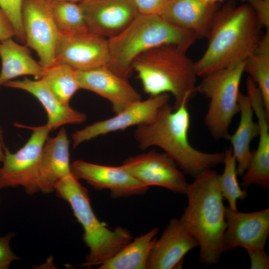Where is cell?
Listing matches in <instances>:
<instances>
[{
  "label": "cell",
  "mask_w": 269,
  "mask_h": 269,
  "mask_svg": "<svg viewBox=\"0 0 269 269\" xmlns=\"http://www.w3.org/2000/svg\"><path fill=\"white\" fill-rule=\"evenodd\" d=\"M260 27L249 4L236 6L230 3L217 10L207 36V48L194 62L197 76L245 61L258 44Z\"/></svg>",
  "instance_id": "6da1fadb"
},
{
  "label": "cell",
  "mask_w": 269,
  "mask_h": 269,
  "mask_svg": "<svg viewBox=\"0 0 269 269\" xmlns=\"http://www.w3.org/2000/svg\"><path fill=\"white\" fill-rule=\"evenodd\" d=\"M188 103L183 102L176 109L169 103L165 104L152 121L137 126L134 135L139 147H160L184 173L194 178L222 163L224 152H205L190 144Z\"/></svg>",
  "instance_id": "7a4b0ae2"
},
{
  "label": "cell",
  "mask_w": 269,
  "mask_h": 269,
  "mask_svg": "<svg viewBox=\"0 0 269 269\" xmlns=\"http://www.w3.org/2000/svg\"><path fill=\"white\" fill-rule=\"evenodd\" d=\"M216 171L208 169L194 177L185 194L188 204L179 220L197 241L199 257L205 265L216 264L223 251L227 227L225 209Z\"/></svg>",
  "instance_id": "3957f363"
},
{
  "label": "cell",
  "mask_w": 269,
  "mask_h": 269,
  "mask_svg": "<svg viewBox=\"0 0 269 269\" xmlns=\"http://www.w3.org/2000/svg\"><path fill=\"white\" fill-rule=\"evenodd\" d=\"M199 38L194 32L176 26L158 14L138 13L121 32L108 39L109 67L127 79L134 60L140 54L163 45H171L186 52Z\"/></svg>",
  "instance_id": "277c9868"
},
{
  "label": "cell",
  "mask_w": 269,
  "mask_h": 269,
  "mask_svg": "<svg viewBox=\"0 0 269 269\" xmlns=\"http://www.w3.org/2000/svg\"><path fill=\"white\" fill-rule=\"evenodd\" d=\"M132 69L150 96L172 95L174 109L188 102L196 92L194 62L174 46L161 45L142 53L134 60Z\"/></svg>",
  "instance_id": "5b68a950"
},
{
  "label": "cell",
  "mask_w": 269,
  "mask_h": 269,
  "mask_svg": "<svg viewBox=\"0 0 269 269\" xmlns=\"http://www.w3.org/2000/svg\"><path fill=\"white\" fill-rule=\"evenodd\" d=\"M54 191L69 203L83 228V239L89 253L82 267L101 266L131 242L132 236L128 230L120 227L110 229L98 219L92 210L88 190L72 174L60 180Z\"/></svg>",
  "instance_id": "8992f818"
},
{
  "label": "cell",
  "mask_w": 269,
  "mask_h": 269,
  "mask_svg": "<svg viewBox=\"0 0 269 269\" xmlns=\"http://www.w3.org/2000/svg\"><path fill=\"white\" fill-rule=\"evenodd\" d=\"M245 61L215 71L205 76L196 92L210 100L205 124L216 139L226 138L234 117L239 112L240 85Z\"/></svg>",
  "instance_id": "52a82bcc"
},
{
  "label": "cell",
  "mask_w": 269,
  "mask_h": 269,
  "mask_svg": "<svg viewBox=\"0 0 269 269\" xmlns=\"http://www.w3.org/2000/svg\"><path fill=\"white\" fill-rule=\"evenodd\" d=\"M32 131L26 143L14 153L4 146V157L0 167V190L22 187L28 195L40 192L39 171L43 145L51 130L46 124L25 127Z\"/></svg>",
  "instance_id": "ba28073f"
},
{
  "label": "cell",
  "mask_w": 269,
  "mask_h": 269,
  "mask_svg": "<svg viewBox=\"0 0 269 269\" xmlns=\"http://www.w3.org/2000/svg\"><path fill=\"white\" fill-rule=\"evenodd\" d=\"M23 29L26 45L35 51L44 68L55 63L61 33L55 23L50 3L47 0H23Z\"/></svg>",
  "instance_id": "9c48e42d"
},
{
  "label": "cell",
  "mask_w": 269,
  "mask_h": 269,
  "mask_svg": "<svg viewBox=\"0 0 269 269\" xmlns=\"http://www.w3.org/2000/svg\"><path fill=\"white\" fill-rule=\"evenodd\" d=\"M143 185L158 186L185 194L189 184L175 162L164 152L152 150L131 156L121 165Z\"/></svg>",
  "instance_id": "30bf717a"
},
{
  "label": "cell",
  "mask_w": 269,
  "mask_h": 269,
  "mask_svg": "<svg viewBox=\"0 0 269 269\" xmlns=\"http://www.w3.org/2000/svg\"><path fill=\"white\" fill-rule=\"evenodd\" d=\"M168 94H162L135 102L115 116L95 122L84 128L75 131L72 134L73 147L98 136L138 126L152 121L160 108L169 103Z\"/></svg>",
  "instance_id": "8fae6325"
},
{
  "label": "cell",
  "mask_w": 269,
  "mask_h": 269,
  "mask_svg": "<svg viewBox=\"0 0 269 269\" xmlns=\"http://www.w3.org/2000/svg\"><path fill=\"white\" fill-rule=\"evenodd\" d=\"M109 61L107 38L90 32L61 34L55 63L66 64L75 71H85L108 65Z\"/></svg>",
  "instance_id": "7c38bea8"
},
{
  "label": "cell",
  "mask_w": 269,
  "mask_h": 269,
  "mask_svg": "<svg viewBox=\"0 0 269 269\" xmlns=\"http://www.w3.org/2000/svg\"><path fill=\"white\" fill-rule=\"evenodd\" d=\"M227 227L223 237V251L237 247L265 249L269 235V209L244 213L226 207Z\"/></svg>",
  "instance_id": "4fadbf2b"
},
{
  "label": "cell",
  "mask_w": 269,
  "mask_h": 269,
  "mask_svg": "<svg viewBox=\"0 0 269 269\" xmlns=\"http://www.w3.org/2000/svg\"><path fill=\"white\" fill-rule=\"evenodd\" d=\"M88 30L107 39L123 30L138 11L134 0H82Z\"/></svg>",
  "instance_id": "5bb4252c"
},
{
  "label": "cell",
  "mask_w": 269,
  "mask_h": 269,
  "mask_svg": "<svg viewBox=\"0 0 269 269\" xmlns=\"http://www.w3.org/2000/svg\"><path fill=\"white\" fill-rule=\"evenodd\" d=\"M70 169L71 173L77 179L86 181L97 190L108 189L115 198L141 195L148 188L122 165H103L78 159L72 162Z\"/></svg>",
  "instance_id": "9a60e30c"
},
{
  "label": "cell",
  "mask_w": 269,
  "mask_h": 269,
  "mask_svg": "<svg viewBox=\"0 0 269 269\" xmlns=\"http://www.w3.org/2000/svg\"><path fill=\"white\" fill-rule=\"evenodd\" d=\"M246 87L247 95L258 119L259 139L257 148L252 151L249 165L242 175L241 186L247 188L254 184L267 190L269 188V116L260 91L249 76Z\"/></svg>",
  "instance_id": "2e32d148"
},
{
  "label": "cell",
  "mask_w": 269,
  "mask_h": 269,
  "mask_svg": "<svg viewBox=\"0 0 269 269\" xmlns=\"http://www.w3.org/2000/svg\"><path fill=\"white\" fill-rule=\"evenodd\" d=\"M75 75L81 89L93 92L108 100L115 114L141 99L127 79L116 74L108 65L75 71Z\"/></svg>",
  "instance_id": "e0dca14e"
},
{
  "label": "cell",
  "mask_w": 269,
  "mask_h": 269,
  "mask_svg": "<svg viewBox=\"0 0 269 269\" xmlns=\"http://www.w3.org/2000/svg\"><path fill=\"white\" fill-rule=\"evenodd\" d=\"M199 246L197 241L185 229L179 219H172L149 254L147 269L181 268L185 255Z\"/></svg>",
  "instance_id": "ac0fdd59"
},
{
  "label": "cell",
  "mask_w": 269,
  "mask_h": 269,
  "mask_svg": "<svg viewBox=\"0 0 269 269\" xmlns=\"http://www.w3.org/2000/svg\"><path fill=\"white\" fill-rule=\"evenodd\" d=\"M69 147V140L64 128L55 136L46 139L40 161V191L47 194L53 192L60 180L72 174Z\"/></svg>",
  "instance_id": "d6986e66"
},
{
  "label": "cell",
  "mask_w": 269,
  "mask_h": 269,
  "mask_svg": "<svg viewBox=\"0 0 269 269\" xmlns=\"http://www.w3.org/2000/svg\"><path fill=\"white\" fill-rule=\"evenodd\" d=\"M3 86L21 90L35 97L46 112V125L51 131L67 124H81L86 120L85 114L74 109L69 105L61 103L41 79L33 80L25 78L22 80H12Z\"/></svg>",
  "instance_id": "ffe728a7"
},
{
  "label": "cell",
  "mask_w": 269,
  "mask_h": 269,
  "mask_svg": "<svg viewBox=\"0 0 269 269\" xmlns=\"http://www.w3.org/2000/svg\"><path fill=\"white\" fill-rule=\"evenodd\" d=\"M218 4H208L201 0H168L161 16L179 28L207 37Z\"/></svg>",
  "instance_id": "44dd1931"
},
{
  "label": "cell",
  "mask_w": 269,
  "mask_h": 269,
  "mask_svg": "<svg viewBox=\"0 0 269 269\" xmlns=\"http://www.w3.org/2000/svg\"><path fill=\"white\" fill-rule=\"evenodd\" d=\"M240 119L237 129L234 134L227 135L232 145L233 154L237 162V173L240 176L247 168L252 151L251 144L258 136L259 127L254 121V111L249 96L240 92L238 98Z\"/></svg>",
  "instance_id": "7402d4cb"
},
{
  "label": "cell",
  "mask_w": 269,
  "mask_h": 269,
  "mask_svg": "<svg viewBox=\"0 0 269 269\" xmlns=\"http://www.w3.org/2000/svg\"><path fill=\"white\" fill-rule=\"evenodd\" d=\"M0 88L17 77L30 75L42 78L45 68L33 58L27 45H22L9 38L0 41Z\"/></svg>",
  "instance_id": "603a6c76"
},
{
  "label": "cell",
  "mask_w": 269,
  "mask_h": 269,
  "mask_svg": "<svg viewBox=\"0 0 269 269\" xmlns=\"http://www.w3.org/2000/svg\"><path fill=\"white\" fill-rule=\"evenodd\" d=\"M159 231L155 228L129 243L115 256L99 266L100 269H144Z\"/></svg>",
  "instance_id": "cb8c5ba5"
},
{
  "label": "cell",
  "mask_w": 269,
  "mask_h": 269,
  "mask_svg": "<svg viewBox=\"0 0 269 269\" xmlns=\"http://www.w3.org/2000/svg\"><path fill=\"white\" fill-rule=\"evenodd\" d=\"M244 72L256 84L269 116V31L261 37L253 53L245 60Z\"/></svg>",
  "instance_id": "d4e9b609"
},
{
  "label": "cell",
  "mask_w": 269,
  "mask_h": 269,
  "mask_svg": "<svg viewBox=\"0 0 269 269\" xmlns=\"http://www.w3.org/2000/svg\"><path fill=\"white\" fill-rule=\"evenodd\" d=\"M41 79L56 98L65 105H69L73 96L81 89L75 70L66 64L55 63L45 68Z\"/></svg>",
  "instance_id": "484cf974"
},
{
  "label": "cell",
  "mask_w": 269,
  "mask_h": 269,
  "mask_svg": "<svg viewBox=\"0 0 269 269\" xmlns=\"http://www.w3.org/2000/svg\"><path fill=\"white\" fill-rule=\"evenodd\" d=\"M50 3L55 23L61 34L70 35L89 32L79 3L71 1Z\"/></svg>",
  "instance_id": "4316f807"
},
{
  "label": "cell",
  "mask_w": 269,
  "mask_h": 269,
  "mask_svg": "<svg viewBox=\"0 0 269 269\" xmlns=\"http://www.w3.org/2000/svg\"><path fill=\"white\" fill-rule=\"evenodd\" d=\"M223 173L218 175V183L223 197L228 200L229 207L237 210L238 199L244 200L247 196V189H242L237 180V162L231 148L224 152Z\"/></svg>",
  "instance_id": "83f0119b"
},
{
  "label": "cell",
  "mask_w": 269,
  "mask_h": 269,
  "mask_svg": "<svg viewBox=\"0 0 269 269\" xmlns=\"http://www.w3.org/2000/svg\"><path fill=\"white\" fill-rule=\"evenodd\" d=\"M23 0H0V8L11 23L15 32V37L25 43V36L22 20Z\"/></svg>",
  "instance_id": "f1b7e54d"
},
{
  "label": "cell",
  "mask_w": 269,
  "mask_h": 269,
  "mask_svg": "<svg viewBox=\"0 0 269 269\" xmlns=\"http://www.w3.org/2000/svg\"><path fill=\"white\" fill-rule=\"evenodd\" d=\"M13 233L0 237V269H8L11 263L20 258L13 253L10 247V241Z\"/></svg>",
  "instance_id": "f546056e"
},
{
  "label": "cell",
  "mask_w": 269,
  "mask_h": 269,
  "mask_svg": "<svg viewBox=\"0 0 269 269\" xmlns=\"http://www.w3.org/2000/svg\"><path fill=\"white\" fill-rule=\"evenodd\" d=\"M261 25L269 29V0H247Z\"/></svg>",
  "instance_id": "4dcf8cb0"
},
{
  "label": "cell",
  "mask_w": 269,
  "mask_h": 269,
  "mask_svg": "<svg viewBox=\"0 0 269 269\" xmlns=\"http://www.w3.org/2000/svg\"><path fill=\"white\" fill-rule=\"evenodd\" d=\"M134 1L138 13L160 15L168 0H134Z\"/></svg>",
  "instance_id": "1f68e13d"
},
{
  "label": "cell",
  "mask_w": 269,
  "mask_h": 269,
  "mask_svg": "<svg viewBox=\"0 0 269 269\" xmlns=\"http://www.w3.org/2000/svg\"><path fill=\"white\" fill-rule=\"evenodd\" d=\"M251 262V269H269V257L265 249L247 250Z\"/></svg>",
  "instance_id": "d6a6232c"
},
{
  "label": "cell",
  "mask_w": 269,
  "mask_h": 269,
  "mask_svg": "<svg viewBox=\"0 0 269 269\" xmlns=\"http://www.w3.org/2000/svg\"><path fill=\"white\" fill-rule=\"evenodd\" d=\"M15 36V30L11 23L0 8V41Z\"/></svg>",
  "instance_id": "836d02e7"
},
{
  "label": "cell",
  "mask_w": 269,
  "mask_h": 269,
  "mask_svg": "<svg viewBox=\"0 0 269 269\" xmlns=\"http://www.w3.org/2000/svg\"><path fill=\"white\" fill-rule=\"evenodd\" d=\"M2 134V131L0 128V136ZM4 157V146H2L1 143L0 142V162H2Z\"/></svg>",
  "instance_id": "e575fe53"
},
{
  "label": "cell",
  "mask_w": 269,
  "mask_h": 269,
  "mask_svg": "<svg viewBox=\"0 0 269 269\" xmlns=\"http://www.w3.org/2000/svg\"><path fill=\"white\" fill-rule=\"evenodd\" d=\"M203 2L208 4H216L219 2H222L224 0H201Z\"/></svg>",
  "instance_id": "d590c367"
},
{
  "label": "cell",
  "mask_w": 269,
  "mask_h": 269,
  "mask_svg": "<svg viewBox=\"0 0 269 269\" xmlns=\"http://www.w3.org/2000/svg\"><path fill=\"white\" fill-rule=\"evenodd\" d=\"M50 2L52 1H71L74 2H80L82 0H47Z\"/></svg>",
  "instance_id": "8d00e7d4"
},
{
  "label": "cell",
  "mask_w": 269,
  "mask_h": 269,
  "mask_svg": "<svg viewBox=\"0 0 269 269\" xmlns=\"http://www.w3.org/2000/svg\"></svg>",
  "instance_id": "74e56055"
}]
</instances>
